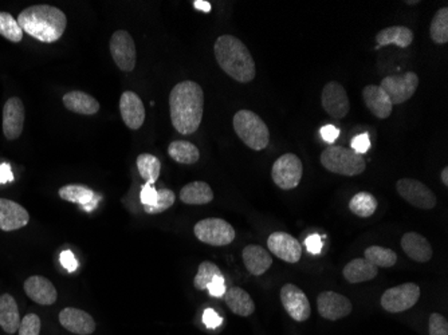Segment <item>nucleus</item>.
Masks as SVG:
<instances>
[{
	"mask_svg": "<svg viewBox=\"0 0 448 335\" xmlns=\"http://www.w3.org/2000/svg\"><path fill=\"white\" fill-rule=\"evenodd\" d=\"M173 128L180 134H192L199 129L204 113V91L194 81L177 83L170 94Z\"/></svg>",
	"mask_w": 448,
	"mask_h": 335,
	"instance_id": "1",
	"label": "nucleus"
},
{
	"mask_svg": "<svg viewBox=\"0 0 448 335\" xmlns=\"http://www.w3.org/2000/svg\"><path fill=\"white\" fill-rule=\"evenodd\" d=\"M16 20L23 33L43 43L59 40L67 26L65 13L49 4L31 6L19 13Z\"/></svg>",
	"mask_w": 448,
	"mask_h": 335,
	"instance_id": "2",
	"label": "nucleus"
},
{
	"mask_svg": "<svg viewBox=\"0 0 448 335\" xmlns=\"http://www.w3.org/2000/svg\"><path fill=\"white\" fill-rule=\"evenodd\" d=\"M213 52L218 65L228 77L240 83H249L257 76V66L247 46L234 35L216 39Z\"/></svg>",
	"mask_w": 448,
	"mask_h": 335,
	"instance_id": "3",
	"label": "nucleus"
},
{
	"mask_svg": "<svg viewBox=\"0 0 448 335\" xmlns=\"http://www.w3.org/2000/svg\"><path fill=\"white\" fill-rule=\"evenodd\" d=\"M237 137L250 149L261 152L270 142V133L264 119L251 110H239L232 119Z\"/></svg>",
	"mask_w": 448,
	"mask_h": 335,
	"instance_id": "4",
	"label": "nucleus"
},
{
	"mask_svg": "<svg viewBox=\"0 0 448 335\" xmlns=\"http://www.w3.org/2000/svg\"><path fill=\"white\" fill-rule=\"evenodd\" d=\"M321 164L334 175L358 176L367 169L365 158L349 148L330 145L321 153Z\"/></svg>",
	"mask_w": 448,
	"mask_h": 335,
	"instance_id": "5",
	"label": "nucleus"
},
{
	"mask_svg": "<svg viewBox=\"0 0 448 335\" xmlns=\"http://www.w3.org/2000/svg\"><path fill=\"white\" fill-rule=\"evenodd\" d=\"M194 233L201 243L213 247L231 245L237 236L234 227L230 223L218 218L200 220L194 228Z\"/></svg>",
	"mask_w": 448,
	"mask_h": 335,
	"instance_id": "6",
	"label": "nucleus"
},
{
	"mask_svg": "<svg viewBox=\"0 0 448 335\" xmlns=\"http://www.w3.org/2000/svg\"><path fill=\"white\" fill-rule=\"evenodd\" d=\"M302 163L298 155L293 153L281 155L271 169V177L274 184L283 191L297 188L302 180Z\"/></svg>",
	"mask_w": 448,
	"mask_h": 335,
	"instance_id": "7",
	"label": "nucleus"
},
{
	"mask_svg": "<svg viewBox=\"0 0 448 335\" xmlns=\"http://www.w3.org/2000/svg\"><path fill=\"white\" fill-rule=\"evenodd\" d=\"M420 298V287L416 283H404L387 290L382 297V309L392 314L412 309Z\"/></svg>",
	"mask_w": 448,
	"mask_h": 335,
	"instance_id": "8",
	"label": "nucleus"
},
{
	"mask_svg": "<svg viewBox=\"0 0 448 335\" xmlns=\"http://www.w3.org/2000/svg\"><path fill=\"white\" fill-rule=\"evenodd\" d=\"M384 93L392 105H400L408 101L419 88V77L416 73L408 71L400 76L385 77L380 83Z\"/></svg>",
	"mask_w": 448,
	"mask_h": 335,
	"instance_id": "9",
	"label": "nucleus"
},
{
	"mask_svg": "<svg viewBox=\"0 0 448 335\" xmlns=\"http://www.w3.org/2000/svg\"><path fill=\"white\" fill-rule=\"evenodd\" d=\"M109 49H110L112 58L119 70L125 73L133 71L137 62V52H136V45H134L132 35L128 31L125 30L116 31L110 38Z\"/></svg>",
	"mask_w": 448,
	"mask_h": 335,
	"instance_id": "10",
	"label": "nucleus"
},
{
	"mask_svg": "<svg viewBox=\"0 0 448 335\" xmlns=\"http://www.w3.org/2000/svg\"><path fill=\"white\" fill-rule=\"evenodd\" d=\"M397 194L411 206L420 209H432L436 206V196L422 181L401 179L396 184Z\"/></svg>",
	"mask_w": 448,
	"mask_h": 335,
	"instance_id": "11",
	"label": "nucleus"
},
{
	"mask_svg": "<svg viewBox=\"0 0 448 335\" xmlns=\"http://www.w3.org/2000/svg\"><path fill=\"white\" fill-rule=\"evenodd\" d=\"M281 302L286 312L297 322H305L312 315L310 302L301 288L294 284H285L281 290Z\"/></svg>",
	"mask_w": 448,
	"mask_h": 335,
	"instance_id": "12",
	"label": "nucleus"
},
{
	"mask_svg": "<svg viewBox=\"0 0 448 335\" xmlns=\"http://www.w3.org/2000/svg\"><path fill=\"white\" fill-rule=\"evenodd\" d=\"M321 101L324 110L336 119H343L348 116L350 110V103L346 90L343 89L341 83L336 81H330L325 85L321 94Z\"/></svg>",
	"mask_w": 448,
	"mask_h": 335,
	"instance_id": "13",
	"label": "nucleus"
},
{
	"mask_svg": "<svg viewBox=\"0 0 448 335\" xmlns=\"http://www.w3.org/2000/svg\"><path fill=\"white\" fill-rule=\"evenodd\" d=\"M317 307L322 318L328 321H338L352 312V302L338 293L324 291L317 298Z\"/></svg>",
	"mask_w": 448,
	"mask_h": 335,
	"instance_id": "14",
	"label": "nucleus"
},
{
	"mask_svg": "<svg viewBox=\"0 0 448 335\" xmlns=\"http://www.w3.org/2000/svg\"><path fill=\"white\" fill-rule=\"evenodd\" d=\"M269 252L286 263H297L302 257L301 243L290 233H273L267 239Z\"/></svg>",
	"mask_w": 448,
	"mask_h": 335,
	"instance_id": "15",
	"label": "nucleus"
},
{
	"mask_svg": "<svg viewBox=\"0 0 448 335\" xmlns=\"http://www.w3.org/2000/svg\"><path fill=\"white\" fill-rule=\"evenodd\" d=\"M25 105L20 98L11 97L3 107V133L4 137L13 141L20 137L25 125Z\"/></svg>",
	"mask_w": 448,
	"mask_h": 335,
	"instance_id": "16",
	"label": "nucleus"
},
{
	"mask_svg": "<svg viewBox=\"0 0 448 335\" xmlns=\"http://www.w3.org/2000/svg\"><path fill=\"white\" fill-rule=\"evenodd\" d=\"M119 113L124 124L132 130H138L146 121V107L134 91H124L119 98Z\"/></svg>",
	"mask_w": 448,
	"mask_h": 335,
	"instance_id": "17",
	"label": "nucleus"
},
{
	"mask_svg": "<svg viewBox=\"0 0 448 335\" xmlns=\"http://www.w3.org/2000/svg\"><path fill=\"white\" fill-rule=\"evenodd\" d=\"M30 215L26 208L8 199H0V230L11 233L26 227Z\"/></svg>",
	"mask_w": 448,
	"mask_h": 335,
	"instance_id": "18",
	"label": "nucleus"
},
{
	"mask_svg": "<svg viewBox=\"0 0 448 335\" xmlns=\"http://www.w3.org/2000/svg\"><path fill=\"white\" fill-rule=\"evenodd\" d=\"M59 323L73 334L90 335L95 331V322L92 315L76 307L62 310L59 312Z\"/></svg>",
	"mask_w": 448,
	"mask_h": 335,
	"instance_id": "19",
	"label": "nucleus"
},
{
	"mask_svg": "<svg viewBox=\"0 0 448 335\" xmlns=\"http://www.w3.org/2000/svg\"><path fill=\"white\" fill-rule=\"evenodd\" d=\"M23 287H25L27 297L38 305L50 306L57 302V298H58L57 288L54 283H52V281H49L45 276H40V275L30 276L23 284Z\"/></svg>",
	"mask_w": 448,
	"mask_h": 335,
	"instance_id": "20",
	"label": "nucleus"
},
{
	"mask_svg": "<svg viewBox=\"0 0 448 335\" xmlns=\"http://www.w3.org/2000/svg\"><path fill=\"white\" fill-rule=\"evenodd\" d=\"M58 194L62 200L78 204L85 211H89V212L93 211L94 208H97L98 201L101 200V196H98L93 189L85 187V185H78V184H69V185L62 187L58 191Z\"/></svg>",
	"mask_w": 448,
	"mask_h": 335,
	"instance_id": "21",
	"label": "nucleus"
},
{
	"mask_svg": "<svg viewBox=\"0 0 448 335\" xmlns=\"http://www.w3.org/2000/svg\"><path fill=\"white\" fill-rule=\"evenodd\" d=\"M362 100L370 113L380 119H385L392 114L394 105L380 86L368 85L362 90Z\"/></svg>",
	"mask_w": 448,
	"mask_h": 335,
	"instance_id": "22",
	"label": "nucleus"
},
{
	"mask_svg": "<svg viewBox=\"0 0 448 335\" xmlns=\"http://www.w3.org/2000/svg\"><path fill=\"white\" fill-rule=\"evenodd\" d=\"M401 248L409 259L419 261V263L430 261L434 255V251H432V247L430 245V242L420 233H406L401 237Z\"/></svg>",
	"mask_w": 448,
	"mask_h": 335,
	"instance_id": "23",
	"label": "nucleus"
},
{
	"mask_svg": "<svg viewBox=\"0 0 448 335\" xmlns=\"http://www.w3.org/2000/svg\"><path fill=\"white\" fill-rule=\"evenodd\" d=\"M243 263L249 272L255 276L264 275L273 264V258L267 249L264 247L257 245H250L244 247L242 252Z\"/></svg>",
	"mask_w": 448,
	"mask_h": 335,
	"instance_id": "24",
	"label": "nucleus"
},
{
	"mask_svg": "<svg viewBox=\"0 0 448 335\" xmlns=\"http://www.w3.org/2000/svg\"><path fill=\"white\" fill-rule=\"evenodd\" d=\"M64 105L67 110L82 116H94L100 112V102L85 91H69L64 95Z\"/></svg>",
	"mask_w": 448,
	"mask_h": 335,
	"instance_id": "25",
	"label": "nucleus"
},
{
	"mask_svg": "<svg viewBox=\"0 0 448 335\" xmlns=\"http://www.w3.org/2000/svg\"><path fill=\"white\" fill-rule=\"evenodd\" d=\"M20 322L16 300L10 294H3L0 297V327L7 334H15L19 330Z\"/></svg>",
	"mask_w": 448,
	"mask_h": 335,
	"instance_id": "26",
	"label": "nucleus"
},
{
	"mask_svg": "<svg viewBox=\"0 0 448 335\" xmlns=\"http://www.w3.org/2000/svg\"><path fill=\"white\" fill-rule=\"evenodd\" d=\"M225 305L239 317H250L255 311V303L247 291L240 287H230L224 293Z\"/></svg>",
	"mask_w": 448,
	"mask_h": 335,
	"instance_id": "27",
	"label": "nucleus"
},
{
	"mask_svg": "<svg viewBox=\"0 0 448 335\" xmlns=\"http://www.w3.org/2000/svg\"><path fill=\"white\" fill-rule=\"evenodd\" d=\"M377 267L370 263L367 259H355L343 267V275L349 283H364L377 276Z\"/></svg>",
	"mask_w": 448,
	"mask_h": 335,
	"instance_id": "28",
	"label": "nucleus"
},
{
	"mask_svg": "<svg viewBox=\"0 0 448 335\" xmlns=\"http://www.w3.org/2000/svg\"><path fill=\"white\" fill-rule=\"evenodd\" d=\"M180 200L188 206H206L213 200V192L207 182L194 181L182 188Z\"/></svg>",
	"mask_w": 448,
	"mask_h": 335,
	"instance_id": "29",
	"label": "nucleus"
},
{
	"mask_svg": "<svg viewBox=\"0 0 448 335\" xmlns=\"http://www.w3.org/2000/svg\"><path fill=\"white\" fill-rule=\"evenodd\" d=\"M413 31L406 26L387 27L376 35V42L380 47L396 45L400 49H406L413 42Z\"/></svg>",
	"mask_w": 448,
	"mask_h": 335,
	"instance_id": "30",
	"label": "nucleus"
},
{
	"mask_svg": "<svg viewBox=\"0 0 448 335\" xmlns=\"http://www.w3.org/2000/svg\"><path fill=\"white\" fill-rule=\"evenodd\" d=\"M168 155L172 160L183 165L196 164L200 158L198 146L189 141H173L168 146Z\"/></svg>",
	"mask_w": 448,
	"mask_h": 335,
	"instance_id": "31",
	"label": "nucleus"
},
{
	"mask_svg": "<svg viewBox=\"0 0 448 335\" xmlns=\"http://www.w3.org/2000/svg\"><path fill=\"white\" fill-rule=\"evenodd\" d=\"M377 200L373 194H368V192H360V194H355L350 201H349V209L352 213H355L358 218H370L372 216L376 209H377Z\"/></svg>",
	"mask_w": 448,
	"mask_h": 335,
	"instance_id": "32",
	"label": "nucleus"
},
{
	"mask_svg": "<svg viewBox=\"0 0 448 335\" xmlns=\"http://www.w3.org/2000/svg\"><path fill=\"white\" fill-rule=\"evenodd\" d=\"M137 169L146 184L153 185L158 180L161 172V161L156 155L143 153L137 157Z\"/></svg>",
	"mask_w": 448,
	"mask_h": 335,
	"instance_id": "33",
	"label": "nucleus"
},
{
	"mask_svg": "<svg viewBox=\"0 0 448 335\" xmlns=\"http://www.w3.org/2000/svg\"><path fill=\"white\" fill-rule=\"evenodd\" d=\"M364 255L370 263L376 267H382V269H389L394 267L397 261V255L395 251L389 249V248H384L380 245H372L370 248H367L364 251Z\"/></svg>",
	"mask_w": 448,
	"mask_h": 335,
	"instance_id": "34",
	"label": "nucleus"
},
{
	"mask_svg": "<svg viewBox=\"0 0 448 335\" xmlns=\"http://www.w3.org/2000/svg\"><path fill=\"white\" fill-rule=\"evenodd\" d=\"M430 37L437 45H446L448 42V8H440L432 18L430 26Z\"/></svg>",
	"mask_w": 448,
	"mask_h": 335,
	"instance_id": "35",
	"label": "nucleus"
},
{
	"mask_svg": "<svg viewBox=\"0 0 448 335\" xmlns=\"http://www.w3.org/2000/svg\"><path fill=\"white\" fill-rule=\"evenodd\" d=\"M0 35L13 43H19L23 39V30L11 13H0Z\"/></svg>",
	"mask_w": 448,
	"mask_h": 335,
	"instance_id": "36",
	"label": "nucleus"
},
{
	"mask_svg": "<svg viewBox=\"0 0 448 335\" xmlns=\"http://www.w3.org/2000/svg\"><path fill=\"white\" fill-rule=\"evenodd\" d=\"M218 275H223L220 269L213 264L212 261H203L200 266H199L198 274L194 279V286L195 288L199 291H204L207 290V286L211 283L212 279Z\"/></svg>",
	"mask_w": 448,
	"mask_h": 335,
	"instance_id": "37",
	"label": "nucleus"
},
{
	"mask_svg": "<svg viewBox=\"0 0 448 335\" xmlns=\"http://www.w3.org/2000/svg\"><path fill=\"white\" fill-rule=\"evenodd\" d=\"M175 200H176V196L172 192L171 189H167V188L158 189L156 203L153 206H144V211L149 215L163 213V212H165L167 209H170L175 204Z\"/></svg>",
	"mask_w": 448,
	"mask_h": 335,
	"instance_id": "38",
	"label": "nucleus"
},
{
	"mask_svg": "<svg viewBox=\"0 0 448 335\" xmlns=\"http://www.w3.org/2000/svg\"><path fill=\"white\" fill-rule=\"evenodd\" d=\"M40 318L35 314H28L26 315L20 326H19V335H40Z\"/></svg>",
	"mask_w": 448,
	"mask_h": 335,
	"instance_id": "39",
	"label": "nucleus"
},
{
	"mask_svg": "<svg viewBox=\"0 0 448 335\" xmlns=\"http://www.w3.org/2000/svg\"><path fill=\"white\" fill-rule=\"evenodd\" d=\"M430 335H448L447 319L440 314H431L428 321Z\"/></svg>",
	"mask_w": 448,
	"mask_h": 335,
	"instance_id": "40",
	"label": "nucleus"
},
{
	"mask_svg": "<svg viewBox=\"0 0 448 335\" xmlns=\"http://www.w3.org/2000/svg\"><path fill=\"white\" fill-rule=\"evenodd\" d=\"M350 146H352L350 149L355 151L358 155H365L370 148V136H368L367 133L358 134V136H356V137L352 140Z\"/></svg>",
	"mask_w": 448,
	"mask_h": 335,
	"instance_id": "41",
	"label": "nucleus"
},
{
	"mask_svg": "<svg viewBox=\"0 0 448 335\" xmlns=\"http://www.w3.org/2000/svg\"><path fill=\"white\" fill-rule=\"evenodd\" d=\"M156 199H158V189L151 184H146L140 194V201L143 206H153L156 203Z\"/></svg>",
	"mask_w": 448,
	"mask_h": 335,
	"instance_id": "42",
	"label": "nucleus"
},
{
	"mask_svg": "<svg viewBox=\"0 0 448 335\" xmlns=\"http://www.w3.org/2000/svg\"><path fill=\"white\" fill-rule=\"evenodd\" d=\"M207 290H208L211 297H223L224 293H225V281H224L223 275L215 276L212 279L211 283L207 286Z\"/></svg>",
	"mask_w": 448,
	"mask_h": 335,
	"instance_id": "43",
	"label": "nucleus"
},
{
	"mask_svg": "<svg viewBox=\"0 0 448 335\" xmlns=\"http://www.w3.org/2000/svg\"><path fill=\"white\" fill-rule=\"evenodd\" d=\"M203 322L208 329H216L223 323V319L220 315H218L215 310L207 309L203 312Z\"/></svg>",
	"mask_w": 448,
	"mask_h": 335,
	"instance_id": "44",
	"label": "nucleus"
},
{
	"mask_svg": "<svg viewBox=\"0 0 448 335\" xmlns=\"http://www.w3.org/2000/svg\"><path fill=\"white\" fill-rule=\"evenodd\" d=\"M59 260H61V264H62V267L64 269H66L69 272H74V271L78 269V261H77V259L74 257V254L71 252V251H62V254H61V257H59Z\"/></svg>",
	"mask_w": 448,
	"mask_h": 335,
	"instance_id": "45",
	"label": "nucleus"
},
{
	"mask_svg": "<svg viewBox=\"0 0 448 335\" xmlns=\"http://www.w3.org/2000/svg\"><path fill=\"white\" fill-rule=\"evenodd\" d=\"M306 247H307V251L310 254H319L321 249H322V240L319 237V235H312L306 239Z\"/></svg>",
	"mask_w": 448,
	"mask_h": 335,
	"instance_id": "46",
	"label": "nucleus"
},
{
	"mask_svg": "<svg viewBox=\"0 0 448 335\" xmlns=\"http://www.w3.org/2000/svg\"><path fill=\"white\" fill-rule=\"evenodd\" d=\"M338 136H340V130L337 129L336 127H333V125H326V127H324L321 129V137L325 141L329 142V143H333V142L336 141L338 139Z\"/></svg>",
	"mask_w": 448,
	"mask_h": 335,
	"instance_id": "47",
	"label": "nucleus"
},
{
	"mask_svg": "<svg viewBox=\"0 0 448 335\" xmlns=\"http://www.w3.org/2000/svg\"><path fill=\"white\" fill-rule=\"evenodd\" d=\"M13 180V169L10 164H0V184H7Z\"/></svg>",
	"mask_w": 448,
	"mask_h": 335,
	"instance_id": "48",
	"label": "nucleus"
},
{
	"mask_svg": "<svg viewBox=\"0 0 448 335\" xmlns=\"http://www.w3.org/2000/svg\"><path fill=\"white\" fill-rule=\"evenodd\" d=\"M194 7L199 11H203V13H210L212 8L211 3L210 1H204V0H195L194 1Z\"/></svg>",
	"mask_w": 448,
	"mask_h": 335,
	"instance_id": "49",
	"label": "nucleus"
},
{
	"mask_svg": "<svg viewBox=\"0 0 448 335\" xmlns=\"http://www.w3.org/2000/svg\"><path fill=\"white\" fill-rule=\"evenodd\" d=\"M440 179H442V182L447 187L448 185V167L443 168V170H442V173H440Z\"/></svg>",
	"mask_w": 448,
	"mask_h": 335,
	"instance_id": "50",
	"label": "nucleus"
},
{
	"mask_svg": "<svg viewBox=\"0 0 448 335\" xmlns=\"http://www.w3.org/2000/svg\"><path fill=\"white\" fill-rule=\"evenodd\" d=\"M407 4H411V6H413V4H419L420 1L419 0H413V1H406Z\"/></svg>",
	"mask_w": 448,
	"mask_h": 335,
	"instance_id": "51",
	"label": "nucleus"
}]
</instances>
